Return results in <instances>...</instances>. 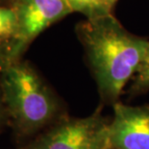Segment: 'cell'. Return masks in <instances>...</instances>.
Listing matches in <instances>:
<instances>
[{
  "instance_id": "8fae6325",
  "label": "cell",
  "mask_w": 149,
  "mask_h": 149,
  "mask_svg": "<svg viewBox=\"0 0 149 149\" xmlns=\"http://www.w3.org/2000/svg\"><path fill=\"white\" fill-rule=\"evenodd\" d=\"M116 1H117V0H104V4H105L106 9H107L109 13H111V10L113 9V5L116 4Z\"/></svg>"
},
{
  "instance_id": "ba28073f",
  "label": "cell",
  "mask_w": 149,
  "mask_h": 149,
  "mask_svg": "<svg viewBox=\"0 0 149 149\" xmlns=\"http://www.w3.org/2000/svg\"><path fill=\"white\" fill-rule=\"evenodd\" d=\"M72 9V12H81L88 17L96 18L99 16L108 15L104 0H68Z\"/></svg>"
},
{
  "instance_id": "9c48e42d",
  "label": "cell",
  "mask_w": 149,
  "mask_h": 149,
  "mask_svg": "<svg viewBox=\"0 0 149 149\" xmlns=\"http://www.w3.org/2000/svg\"><path fill=\"white\" fill-rule=\"evenodd\" d=\"M15 61L17 60L15 56L14 45L0 44V75Z\"/></svg>"
},
{
  "instance_id": "7c38bea8",
  "label": "cell",
  "mask_w": 149,
  "mask_h": 149,
  "mask_svg": "<svg viewBox=\"0 0 149 149\" xmlns=\"http://www.w3.org/2000/svg\"><path fill=\"white\" fill-rule=\"evenodd\" d=\"M112 149H115V148H112Z\"/></svg>"
},
{
  "instance_id": "52a82bcc",
  "label": "cell",
  "mask_w": 149,
  "mask_h": 149,
  "mask_svg": "<svg viewBox=\"0 0 149 149\" xmlns=\"http://www.w3.org/2000/svg\"><path fill=\"white\" fill-rule=\"evenodd\" d=\"M131 81L129 89L131 96H137L149 90V47Z\"/></svg>"
},
{
  "instance_id": "4fadbf2b",
  "label": "cell",
  "mask_w": 149,
  "mask_h": 149,
  "mask_svg": "<svg viewBox=\"0 0 149 149\" xmlns=\"http://www.w3.org/2000/svg\"><path fill=\"white\" fill-rule=\"evenodd\" d=\"M27 149H29V148H27Z\"/></svg>"
},
{
  "instance_id": "277c9868",
  "label": "cell",
  "mask_w": 149,
  "mask_h": 149,
  "mask_svg": "<svg viewBox=\"0 0 149 149\" xmlns=\"http://www.w3.org/2000/svg\"><path fill=\"white\" fill-rule=\"evenodd\" d=\"M17 18L15 41V56L18 55L31 41L72 9L68 0H18L14 8Z\"/></svg>"
},
{
  "instance_id": "7a4b0ae2",
  "label": "cell",
  "mask_w": 149,
  "mask_h": 149,
  "mask_svg": "<svg viewBox=\"0 0 149 149\" xmlns=\"http://www.w3.org/2000/svg\"><path fill=\"white\" fill-rule=\"evenodd\" d=\"M0 92L8 122L17 137L33 136L62 118L55 94L26 62H13L2 73Z\"/></svg>"
},
{
  "instance_id": "30bf717a",
  "label": "cell",
  "mask_w": 149,
  "mask_h": 149,
  "mask_svg": "<svg viewBox=\"0 0 149 149\" xmlns=\"http://www.w3.org/2000/svg\"><path fill=\"white\" fill-rule=\"evenodd\" d=\"M8 122V116L7 112H6L4 104H3L2 97H1V92H0V127L3 126L5 123Z\"/></svg>"
},
{
  "instance_id": "6da1fadb",
  "label": "cell",
  "mask_w": 149,
  "mask_h": 149,
  "mask_svg": "<svg viewBox=\"0 0 149 149\" xmlns=\"http://www.w3.org/2000/svg\"><path fill=\"white\" fill-rule=\"evenodd\" d=\"M78 35L103 102H118L146 54L149 41L129 33L111 14L88 18Z\"/></svg>"
},
{
  "instance_id": "8992f818",
  "label": "cell",
  "mask_w": 149,
  "mask_h": 149,
  "mask_svg": "<svg viewBox=\"0 0 149 149\" xmlns=\"http://www.w3.org/2000/svg\"><path fill=\"white\" fill-rule=\"evenodd\" d=\"M17 33V18L14 9L0 8V44H12Z\"/></svg>"
},
{
  "instance_id": "5b68a950",
  "label": "cell",
  "mask_w": 149,
  "mask_h": 149,
  "mask_svg": "<svg viewBox=\"0 0 149 149\" xmlns=\"http://www.w3.org/2000/svg\"><path fill=\"white\" fill-rule=\"evenodd\" d=\"M110 141L115 149H149V106L113 105Z\"/></svg>"
},
{
  "instance_id": "3957f363",
  "label": "cell",
  "mask_w": 149,
  "mask_h": 149,
  "mask_svg": "<svg viewBox=\"0 0 149 149\" xmlns=\"http://www.w3.org/2000/svg\"><path fill=\"white\" fill-rule=\"evenodd\" d=\"M29 149H112L110 121L97 109L83 118L62 117L36 138Z\"/></svg>"
}]
</instances>
